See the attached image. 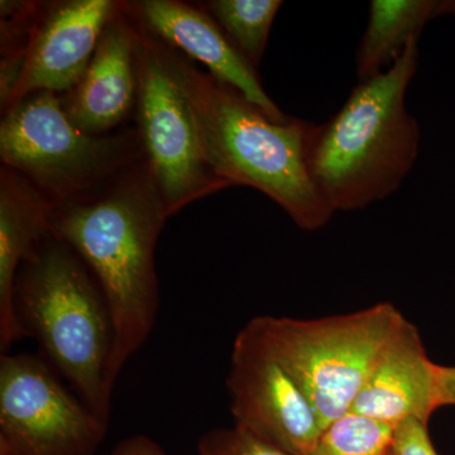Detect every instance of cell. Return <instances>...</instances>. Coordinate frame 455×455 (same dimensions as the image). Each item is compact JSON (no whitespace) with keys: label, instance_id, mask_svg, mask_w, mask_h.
<instances>
[{"label":"cell","instance_id":"cell-11","mask_svg":"<svg viewBox=\"0 0 455 455\" xmlns=\"http://www.w3.org/2000/svg\"><path fill=\"white\" fill-rule=\"evenodd\" d=\"M132 17L158 40L202 62L215 79L238 90L276 123L287 122L263 89L259 73L221 31L205 9L180 0H140L127 3Z\"/></svg>","mask_w":455,"mask_h":455},{"label":"cell","instance_id":"cell-18","mask_svg":"<svg viewBox=\"0 0 455 455\" xmlns=\"http://www.w3.org/2000/svg\"><path fill=\"white\" fill-rule=\"evenodd\" d=\"M215 435L221 455H292L238 427Z\"/></svg>","mask_w":455,"mask_h":455},{"label":"cell","instance_id":"cell-14","mask_svg":"<svg viewBox=\"0 0 455 455\" xmlns=\"http://www.w3.org/2000/svg\"><path fill=\"white\" fill-rule=\"evenodd\" d=\"M56 205L17 171H0V349L28 337L14 307L20 266L51 233Z\"/></svg>","mask_w":455,"mask_h":455},{"label":"cell","instance_id":"cell-10","mask_svg":"<svg viewBox=\"0 0 455 455\" xmlns=\"http://www.w3.org/2000/svg\"><path fill=\"white\" fill-rule=\"evenodd\" d=\"M121 4L113 0H65L44 5L3 114L36 92H70L88 68L101 33Z\"/></svg>","mask_w":455,"mask_h":455},{"label":"cell","instance_id":"cell-8","mask_svg":"<svg viewBox=\"0 0 455 455\" xmlns=\"http://www.w3.org/2000/svg\"><path fill=\"white\" fill-rule=\"evenodd\" d=\"M107 429L46 362L2 353L0 455H92Z\"/></svg>","mask_w":455,"mask_h":455},{"label":"cell","instance_id":"cell-23","mask_svg":"<svg viewBox=\"0 0 455 455\" xmlns=\"http://www.w3.org/2000/svg\"><path fill=\"white\" fill-rule=\"evenodd\" d=\"M386 455H394V454H392V451H391V449H390V451H388V453H387V454H386Z\"/></svg>","mask_w":455,"mask_h":455},{"label":"cell","instance_id":"cell-5","mask_svg":"<svg viewBox=\"0 0 455 455\" xmlns=\"http://www.w3.org/2000/svg\"><path fill=\"white\" fill-rule=\"evenodd\" d=\"M390 304L301 320L259 316L250 331L307 395L323 429L349 414L383 347L403 322Z\"/></svg>","mask_w":455,"mask_h":455},{"label":"cell","instance_id":"cell-15","mask_svg":"<svg viewBox=\"0 0 455 455\" xmlns=\"http://www.w3.org/2000/svg\"><path fill=\"white\" fill-rule=\"evenodd\" d=\"M455 16V2L372 0L357 55L359 82L385 73L434 18Z\"/></svg>","mask_w":455,"mask_h":455},{"label":"cell","instance_id":"cell-21","mask_svg":"<svg viewBox=\"0 0 455 455\" xmlns=\"http://www.w3.org/2000/svg\"><path fill=\"white\" fill-rule=\"evenodd\" d=\"M440 405L455 406V367L439 366Z\"/></svg>","mask_w":455,"mask_h":455},{"label":"cell","instance_id":"cell-6","mask_svg":"<svg viewBox=\"0 0 455 455\" xmlns=\"http://www.w3.org/2000/svg\"><path fill=\"white\" fill-rule=\"evenodd\" d=\"M0 160L56 206L97 193L143 160L139 133L90 134L56 92H41L3 114Z\"/></svg>","mask_w":455,"mask_h":455},{"label":"cell","instance_id":"cell-7","mask_svg":"<svg viewBox=\"0 0 455 455\" xmlns=\"http://www.w3.org/2000/svg\"><path fill=\"white\" fill-rule=\"evenodd\" d=\"M133 20L137 133L143 161L170 218L188 204L229 187L204 156L193 113L171 71L164 42Z\"/></svg>","mask_w":455,"mask_h":455},{"label":"cell","instance_id":"cell-1","mask_svg":"<svg viewBox=\"0 0 455 455\" xmlns=\"http://www.w3.org/2000/svg\"><path fill=\"white\" fill-rule=\"evenodd\" d=\"M167 218L143 160L97 193L53 212L51 233L85 263L112 317V390L155 326L160 305L155 250Z\"/></svg>","mask_w":455,"mask_h":455},{"label":"cell","instance_id":"cell-12","mask_svg":"<svg viewBox=\"0 0 455 455\" xmlns=\"http://www.w3.org/2000/svg\"><path fill=\"white\" fill-rule=\"evenodd\" d=\"M439 366L427 357L418 328L403 317L368 374L350 412L396 427L429 423L442 407Z\"/></svg>","mask_w":455,"mask_h":455},{"label":"cell","instance_id":"cell-9","mask_svg":"<svg viewBox=\"0 0 455 455\" xmlns=\"http://www.w3.org/2000/svg\"><path fill=\"white\" fill-rule=\"evenodd\" d=\"M235 427L292 455H310L323 429L315 410L247 325L233 346L227 379Z\"/></svg>","mask_w":455,"mask_h":455},{"label":"cell","instance_id":"cell-20","mask_svg":"<svg viewBox=\"0 0 455 455\" xmlns=\"http://www.w3.org/2000/svg\"><path fill=\"white\" fill-rule=\"evenodd\" d=\"M112 455H167L160 444L145 435L132 436L122 440Z\"/></svg>","mask_w":455,"mask_h":455},{"label":"cell","instance_id":"cell-19","mask_svg":"<svg viewBox=\"0 0 455 455\" xmlns=\"http://www.w3.org/2000/svg\"><path fill=\"white\" fill-rule=\"evenodd\" d=\"M394 455H439L427 431V425L409 420L394 427L391 444Z\"/></svg>","mask_w":455,"mask_h":455},{"label":"cell","instance_id":"cell-17","mask_svg":"<svg viewBox=\"0 0 455 455\" xmlns=\"http://www.w3.org/2000/svg\"><path fill=\"white\" fill-rule=\"evenodd\" d=\"M392 436L394 427L349 412L323 431L310 455H386Z\"/></svg>","mask_w":455,"mask_h":455},{"label":"cell","instance_id":"cell-22","mask_svg":"<svg viewBox=\"0 0 455 455\" xmlns=\"http://www.w3.org/2000/svg\"><path fill=\"white\" fill-rule=\"evenodd\" d=\"M199 455H221L217 435L211 434L200 443Z\"/></svg>","mask_w":455,"mask_h":455},{"label":"cell","instance_id":"cell-16","mask_svg":"<svg viewBox=\"0 0 455 455\" xmlns=\"http://www.w3.org/2000/svg\"><path fill=\"white\" fill-rule=\"evenodd\" d=\"M281 5L280 0H212L203 8L257 70Z\"/></svg>","mask_w":455,"mask_h":455},{"label":"cell","instance_id":"cell-3","mask_svg":"<svg viewBox=\"0 0 455 455\" xmlns=\"http://www.w3.org/2000/svg\"><path fill=\"white\" fill-rule=\"evenodd\" d=\"M418 42L385 73L359 82L328 122L314 124L307 164L333 212L381 202L414 169L421 131L407 110L406 92L418 71Z\"/></svg>","mask_w":455,"mask_h":455},{"label":"cell","instance_id":"cell-13","mask_svg":"<svg viewBox=\"0 0 455 455\" xmlns=\"http://www.w3.org/2000/svg\"><path fill=\"white\" fill-rule=\"evenodd\" d=\"M137 32L133 18L122 2L106 29L82 79L61 95L70 121L90 134H106L136 109Z\"/></svg>","mask_w":455,"mask_h":455},{"label":"cell","instance_id":"cell-2","mask_svg":"<svg viewBox=\"0 0 455 455\" xmlns=\"http://www.w3.org/2000/svg\"><path fill=\"white\" fill-rule=\"evenodd\" d=\"M164 44L212 172L229 188L239 185L265 194L302 230L325 227L334 212L317 191L307 164L314 123L292 116L272 121L238 90Z\"/></svg>","mask_w":455,"mask_h":455},{"label":"cell","instance_id":"cell-4","mask_svg":"<svg viewBox=\"0 0 455 455\" xmlns=\"http://www.w3.org/2000/svg\"><path fill=\"white\" fill-rule=\"evenodd\" d=\"M14 307L28 337L38 340L80 400L108 421L112 317L85 263L52 233L20 266Z\"/></svg>","mask_w":455,"mask_h":455}]
</instances>
